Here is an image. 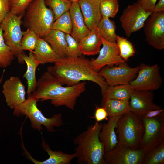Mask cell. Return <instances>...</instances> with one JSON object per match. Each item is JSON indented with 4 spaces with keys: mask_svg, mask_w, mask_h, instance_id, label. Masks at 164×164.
Listing matches in <instances>:
<instances>
[{
    "mask_svg": "<svg viewBox=\"0 0 164 164\" xmlns=\"http://www.w3.org/2000/svg\"><path fill=\"white\" fill-rule=\"evenodd\" d=\"M33 52L34 56L41 64L55 63L62 58L48 43L40 37L39 38Z\"/></svg>",
    "mask_w": 164,
    "mask_h": 164,
    "instance_id": "7402d4cb",
    "label": "cell"
},
{
    "mask_svg": "<svg viewBox=\"0 0 164 164\" xmlns=\"http://www.w3.org/2000/svg\"><path fill=\"white\" fill-rule=\"evenodd\" d=\"M9 12V0H0V25L6 15Z\"/></svg>",
    "mask_w": 164,
    "mask_h": 164,
    "instance_id": "f35d334b",
    "label": "cell"
},
{
    "mask_svg": "<svg viewBox=\"0 0 164 164\" xmlns=\"http://www.w3.org/2000/svg\"><path fill=\"white\" fill-rule=\"evenodd\" d=\"M47 71L63 85L73 86L87 80L97 84L100 87L103 97L108 87L104 79L92 67L91 60L82 57L61 58Z\"/></svg>",
    "mask_w": 164,
    "mask_h": 164,
    "instance_id": "6da1fadb",
    "label": "cell"
},
{
    "mask_svg": "<svg viewBox=\"0 0 164 164\" xmlns=\"http://www.w3.org/2000/svg\"><path fill=\"white\" fill-rule=\"evenodd\" d=\"M39 37L35 32L29 28L26 31H22L21 41L22 49L24 50H34Z\"/></svg>",
    "mask_w": 164,
    "mask_h": 164,
    "instance_id": "836d02e7",
    "label": "cell"
},
{
    "mask_svg": "<svg viewBox=\"0 0 164 164\" xmlns=\"http://www.w3.org/2000/svg\"><path fill=\"white\" fill-rule=\"evenodd\" d=\"M2 93L7 106L11 109H14L26 100L25 86L18 77H11L5 81Z\"/></svg>",
    "mask_w": 164,
    "mask_h": 164,
    "instance_id": "9a60e30c",
    "label": "cell"
},
{
    "mask_svg": "<svg viewBox=\"0 0 164 164\" xmlns=\"http://www.w3.org/2000/svg\"><path fill=\"white\" fill-rule=\"evenodd\" d=\"M69 0L71 1L72 2H78L80 0Z\"/></svg>",
    "mask_w": 164,
    "mask_h": 164,
    "instance_id": "7bdbcfd3",
    "label": "cell"
},
{
    "mask_svg": "<svg viewBox=\"0 0 164 164\" xmlns=\"http://www.w3.org/2000/svg\"><path fill=\"white\" fill-rule=\"evenodd\" d=\"M72 25L71 36L78 42L90 32L85 25L78 2H72L69 10Z\"/></svg>",
    "mask_w": 164,
    "mask_h": 164,
    "instance_id": "d6986e66",
    "label": "cell"
},
{
    "mask_svg": "<svg viewBox=\"0 0 164 164\" xmlns=\"http://www.w3.org/2000/svg\"><path fill=\"white\" fill-rule=\"evenodd\" d=\"M139 70V66L131 67L125 62L115 66H105L98 72L108 86L129 84Z\"/></svg>",
    "mask_w": 164,
    "mask_h": 164,
    "instance_id": "7c38bea8",
    "label": "cell"
},
{
    "mask_svg": "<svg viewBox=\"0 0 164 164\" xmlns=\"http://www.w3.org/2000/svg\"><path fill=\"white\" fill-rule=\"evenodd\" d=\"M164 141L156 147L148 151L141 164H164Z\"/></svg>",
    "mask_w": 164,
    "mask_h": 164,
    "instance_id": "83f0119b",
    "label": "cell"
},
{
    "mask_svg": "<svg viewBox=\"0 0 164 164\" xmlns=\"http://www.w3.org/2000/svg\"><path fill=\"white\" fill-rule=\"evenodd\" d=\"M119 8L118 0H100V9L102 18H114Z\"/></svg>",
    "mask_w": 164,
    "mask_h": 164,
    "instance_id": "f546056e",
    "label": "cell"
},
{
    "mask_svg": "<svg viewBox=\"0 0 164 164\" xmlns=\"http://www.w3.org/2000/svg\"><path fill=\"white\" fill-rule=\"evenodd\" d=\"M21 143L22 147L24 152L23 153L26 155V158L35 164H70L72 160L76 157L75 153L70 154L60 151L52 150L48 144L43 138L41 146L43 149L47 153L49 157L44 161H37L32 158L25 148L22 142Z\"/></svg>",
    "mask_w": 164,
    "mask_h": 164,
    "instance_id": "e0dca14e",
    "label": "cell"
},
{
    "mask_svg": "<svg viewBox=\"0 0 164 164\" xmlns=\"http://www.w3.org/2000/svg\"><path fill=\"white\" fill-rule=\"evenodd\" d=\"M39 100L32 94L25 101L14 108L13 114L17 116L24 115L29 119L32 128L41 131L42 125L44 126L49 132L55 131L54 127L63 125L62 114H54L51 118L45 117L38 108Z\"/></svg>",
    "mask_w": 164,
    "mask_h": 164,
    "instance_id": "277c9868",
    "label": "cell"
},
{
    "mask_svg": "<svg viewBox=\"0 0 164 164\" xmlns=\"http://www.w3.org/2000/svg\"><path fill=\"white\" fill-rule=\"evenodd\" d=\"M134 90L129 84L108 86L104 96L102 97V102L108 99L129 101Z\"/></svg>",
    "mask_w": 164,
    "mask_h": 164,
    "instance_id": "d4e9b609",
    "label": "cell"
},
{
    "mask_svg": "<svg viewBox=\"0 0 164 164\" xmlns=\"http://www.w3.org/2000/svg\"><path fill=\"white\" fill-rule=\"evenodd\" d=\"M116 43L119 48L120 56L125 61L134 56L135 50L133 45L127 38L117 35Z\"/></svg>",
    "mask_w": 164,
    "mask_h": 164,
    "instance_id": "d6a6232c",
    "label": "cell"
},
{
    "mask_svg": "<svg viewBox=\"0 0 164 164\" xmlns=\"http://www.w3.org/2000/svg\"><path fill=\"white\" fill-rule=\"evenodd\" d=\"M79 43L82 54L93 55L98 54L102 43L98 36L97 28L90 30L89 34L81 39Z\"/></svg>",
    "mask_w": 164,
    "mask_h": 164,
    "instance_id": "603a6c76",
    "label": "cell"
},
{
    "mask_svg": "<svg viewBox=\"0 0 164 164\" xmlns=\"http://www.w3.org/2000/svg\"><path fill=\"white\" fill-rule=\"evenodd\" d=\"M101 107L105 108L109 118L122 115L130 111L128 101L108 99L102 102Z\"/></svg>",
    "mask_w": 164,
    "mask_h": 164,
    "instance_id": "484cf974",
    "label": "cell"
},
{
    "mask_svg": "<svg viewBox=\"0 0 164 164\" xmlns=\"http://www.w3.org/2000/svg\"><path fill=\"white\" fill-rule=\"evenodd\" d=\"M162 115H164L163 108L150 111L146 113L142 117L145 118H150Z\"/></svg>",
    "mask_w": 164,
    "mask_h": 164,
    "instance_id": "ab89813d",
    "label": "cell"
},
{
    "mask_svg": "<svg viewBox=\"0 0 164 164\" xmlns=\"http://www.w3.org/2000/svg\"><path fill=\"white\" fill-rule=\"evenodd\" d=\"M139 66L137 78L129 84L135 90L153 91L159 89L162 79L158 64L152 65L142 63Z\"/></svg>",
    "mask_w": 164,
    "mask_h": 164,
    "instance_id": "9c48e42d",
    "label": "cell"
},
{
    "mask_svg": "<svg viewBox=\"0 0 164 164\" xmlns=\"http://www.w3.org/2000/svg\"><path fill=\"white\" fill-rule=\"evenodd\" d=\"M34 0H9L10 12L19 15L24 14Z\"/></svg>",
    "mask_w": 164,
    "mask_h": 164,
    "instance_id": "e575fe53",
    "label": "cell"
},
{
    "mask_svg": "<svg viewBox=\"0 0 164 164\" xmlns=\"http://www.w3.org/2000/svg\"><path fill=\"white\" fill-rule=\"evenodd\" d=\"M96 108L94 117L97 122H99L107 119L108 114L105 108L98 107L96 105Z\"/></svg>",
    "mask_w": 164,
    "mask_h": 164,
    "instance_id": "74e56055",
    "label": "cell"
},
{
    "mask_svg": "<svg viewBox=\"0 0 164 164\" xmlns=\"http://www.w3.org/2000/svg\"><path fill=\"white\" fill-rule=\"evenodd\" d=\"M100 0H80L78 3L84 23L90 30L97 27L102 16L100 9Z\"/></svg>",
    "mask_w": 164,
    "mask_h": 164,
    "instance_id": "ac0fdd59",
    "label": "cell"
},
{
    "mask_svg": "<svg viewBox=\"0 0 164 164\" xmlns=\"http://www.w3.org/2000/svg\"><path fill=\"white\" fill-rule=\"evenodd\" d=\"M97 28L98 34L104 39L110 42L116 43L117 35L114 21L108 18L102 17Z\"/></svg>",
    "mask_w": 164,
    "mask_h": 164,
    "instance_id": "4316f807",
    "label": "cell"
},
{
    "mask_svg": "<svg viewBox=\"0 0 164 164\" xmlns=\"http://www.w3.org/2000/svg\"><path fill=\"white\" fill-rule=\"evenodd\" d=\"M51 29L57 30L66 34H71L72 25L69 10L55 20L52 25Z\"/></svg>",
    "mask_w": 164,
    "mask_h": 164,
    "instance_id": "1f68e13d",
    "label": "cell"
},
{
    "mask_svg": "<svg viewBox=\"0 0 164 164\" xmlns=\"http://www.w3.org/2000/svg\"><path fill=\"white\" fill-rule=\"evenodd\" d=\"M102 124L96 122L73 139L77 163L105 164L104 146L99 138Z\"/></svg>",
    "mask_w": 164,
    "mask_h": 164,
    "instance_id": "3957f363",
    "label": "cell"
},
{
    "mask_svg": "<svg viewBox=\"0 0 164 164\" xmlns=\"http://www.w3.org/2000/svg\"><path fill=\"white\" fill-rule=\"evenodd\" d=\"M152 13L145 12L137 2L127 6L120 18L126 36L129 37L144 27L146 20Z\"/></svg>",
    "mask_w": 164,
    "mask_h": 164,
    "instance_id": "8fae6325",
    "label": "cell"
},
{
    "mask_svg": "<svg viewBox=\"0 0 164 164\" xmlns=\"http://www.w3.org/2000/svg\"><path fill=\"white\" fill-rule=\"evenodd\" d=\"M147 152L118 143L112 150L105 153L104 159L105 164H141Z\"/></svg>",
    "mask_w": 164,
    "mask_h": 164,
    "instance_id": "30bf717a",
    "label": "cell"
},
{
    "mask_svg": "<svg viewBox=\"0 0 164 164\" xmlns=\"http://www.w3.org/2000/svg\"><path fill=\"white\" fill-rule=\"evenodd\" d=\"M154 94L151 91L134 90L130 100V111L142 117L148 112L161 108L153 102Z\"/></svg>",
    "mask_w": 164,
    "mask_h": 164,
    "instance_id": "2e32d148",
    "label": "cell"
},
{
    "mask_svg": "<svg viewBox=\"0 0 164 164\" xmlns=\"http://www.w3.org/2000/svg\"><path fill=\"white\" fill-rule=\"evenodd\" d=\"M157 0H137V2L145 12L152 13L154 11Z\"/></svg>",
    "mask_w": 164,
    "mask_h": 164,
    "instance_id": "8d00e7d4",
    "label": "cell"
},
{
    "mask_svg": "<svg viewBox=\"0 0 164 164\" xmlns=\"http://www.w3.org/2000/svg\"><path fill=\"white\" fill-rule=\"evenodd\" d=\"M72 2L69 0H44L46 5L53 11L55 20L69 10Z\"/></svg>",
    "mask_w": 164,
    "mask_h": 164,
    "instance_id": "4dcf8cb0",
    "label": "cell"
},
{
    "mask_svg": "<svg viewBox=\"0 0 164 164\" xmlns=\"http://www.w3.org/2000/svg\"><path fill=\"white\" fill-rule=\"evenodd\" d=\"M98 36L102 41L103 47L97 58L91 60L92 67L96 71L98 72L106 66L111 67L126 62L120 56L119 48L116 43L107 41L98 33Z\"/></svg>",
    "mask_w": 164,
    "mask_h": 164,
    "instance_id": "5bb4252c",
    "label": "cell"
},
{
    "mask_svg": "<svg viewBox=\"0 0 164 164\" xmlns=\"http://www.w3.org/2000/svg\"><path fill=\"white\" fill-rule=\"evenodd\" d=\"M26 10L24 19V26L42 38L51 29L55 20L53 11L46 5L44 0H34Z\"/></svg>",
    "mask_w": 164,
    "mask_h": 164,
    "instance_id": "5b68a950",
    "label": "cell"
},
{
    "mask_svg": "<svg viewBox=\"0 0 164 164\" xmlns=\"http://www.w3.org/2000/svg\"><path fill=\"white\" fill-rule=\"evenodd\" d=\"M164 12V0H159L155 5L153 13Z\"/></svg>",
    "mask_w": 164,
    "mask_h": 164,
    "instance_id": "60d3db41",
    "label": "cell"
},
{
    "mask_svg": "<svg viewBox=\"0 0 164 164\" xmlns=\"http://www.w3.org/2000/svg\"><path fill=\"white\" fill-rule=\"evenodd\" d=\"M116 129L118 143L131 148H139L144 127L142 117L129 111L122 115L117 122Z\"/></svg>",
    "mask_w": 164,
    "mask_h": 164,
    "instance_id": "8992f818",
    "label": "cell"
},
{
    "mask_svg": "<svg viewBox=\"0 0 164 164\" xmlns=\"http://www.w3.org/2000/svg\"><path fill=\"white\" fill-rule=\"evenodd\" d=\"M65 39L67 44V56L77 57L82 54L79 43L70 34L65 33Z\"/></svg>",
    "mask_w": 164,
    "mask_h": 164,
    "instance_id": "d590c367",
    "label": "cell"
},
{
    "mask_svg": "<svg viewBox=\"0 0 164 164\" xmlns=\"http://www.w3.org/2000/svg\"><path fill=\"white\" fill-rule=\"evenodd\" d=\"M42 38L60 57L67 56V44L65 33L57 30L51 29Z\"/></svg>",
    "mask_w": 164,
    "mask_h": 164,
    "instance_id": "cb8c5ba5",
    "label": "cell"
},
{
    "mask_svg": "<svg viewBox=\"0 0 164 164\" xmlns=\"http://www.w3.org/2000/svg\"><path fill=\"white\" fill-rule=\"evenodd\" d=\"M147 42L159 50L164 49V12L152 13L144 26Z\"/></svg>",
    "mask_w": 164,
    "mask_h": 164,
    "instance_id": "4fadbf2b",
    "label": "cell"
},
{
    "mask_svg": "<svg viewBox=\"0 0 164 164\" xmlns=\"http://www.w3.org/2000/svg\"><path fill=\"white\" fill-rule=\"evenodd\" d=\"M142 121L144 129L139 148L148 151L164 141V115L150 118H142Z\"/></svg>",
    "mask_w": 164,
    "mask_h": 164,
    "instance_id": "ba28073f",
    "label": "cell"
},
{
    "mask_svg": "<svg viewBox=\"0 0 164 164\" xmlns=\"http://www.w3.org/2000/svg\"><path fill=\"white\" fill-rule=\"evenodd\" d=\"M15 56L6 44L3 36V31L0 27V67L5 68L10 65Z\"/></svg>",
    "mask_w": 164,
    "mask_h": 164,
    "instance_id": "f1b7e54d",
    "label": "cell"
},
{
    "mask_svg": "<svg viewBox=\"0 0 164 164\" xmlns=\"http://www.w3.org/2000/svg\"><path fill=\"white\" fill-rule=\"evenodd\" d=\"M5 70H3L2 75V76L1 77L0 79V84L2 83V81L3 79V76H4V72H5Z\"/></svg>",
    "mask_w": 164,
    "mask_h": 164,
    "instance_id": "b9f144b4",
    "label": "cell"
},
{
    "mask_svg": "<svg viewBox=\"0 0 164 164\" xmlns=\"http://www.w3.org/2000/svg\"><path fill=\"white\" fill-rule=\"evenodd\" d=\"M23 14L17 15L9 12L0 25L5 43L17 58L18 63L22 64L24 63L23 57L26 54L21 45L22 36L21 20Z\"/></svg>",
    "mask_w": 164,
    "mask_h": 164,
    "instance_id": "52a82bcc",
    "label": "cell"
},
{
    "mask_svg": "<svg viewBox=\"0 0 164 164\" xmlns=\"http://www.w3.org/2000/svg\"><path fill=\"white\" fill-rule=\"evenodd\" d=\"M23 60L27 66L26 70L24 74L23 77L27 81V93L28 97L36 89L37 81L36 77V71L37 67L41 64L34 56L33 51H29V55L26 54L23 57Z\"/></svg>",
    "mask_w": 164,
    "mask_h": 164,
    "instance_id": "44dd1931",
    "label": "cell"
},
{
    "mask_svg": "<svg viewBox=\"0 0 164 164\" xmlns=\"http://www.w3.org/2000/svg\"><path fill=\"white\" fill-rule=\"evenodd\" d=\"M86 84L84 81L74 85L63 87L47 71L37 81L36 89L32 94L39 101L50 100L56 107L64 106L73 110L77 98L86 90Z\"/></svg>",
    "mask_w": 164,
    "mask_h": 164,
    "instance_id": "7a4b0ae2",
    "label": "cell"
},
{
    "mask_svg": "<svg viewBox=\"0 0 164 164\" xmlns=\"http://www.w3.org/2000/svg\"><path fill=\"white\" fill-rule=\"evenodd\" d=\"M121 116L109 117L108 122L102 124L99 138L104 145L105 153L112 150L118 144L115 129L118 121Z\"/></svg>",
    "mask_w": 164,
    "mask_h": 164,
    "instance_id": "ffe728a7",
    "label": "cell"
}]
</instances>
